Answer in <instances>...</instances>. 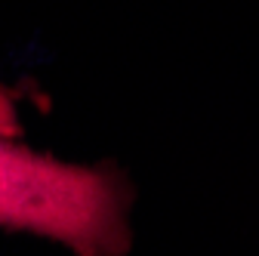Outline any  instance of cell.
I'll return each mask as SVG.
<instances>
[{"instance_id": "6da1fadb", "label": "cell", "mask_w": 259, "mask_h": 256, "mask_svg": "<svg viewBox=\"0 0 259 256\" xmlns=\"http://www.w3.org/2000/svg\"><path fill=\"white\" fill-rule=\"evenodd\" d=\"M0 229L111 253L126 241V198L114 176L28 145L0 108Z\"/></svg>"}]
</instances>
